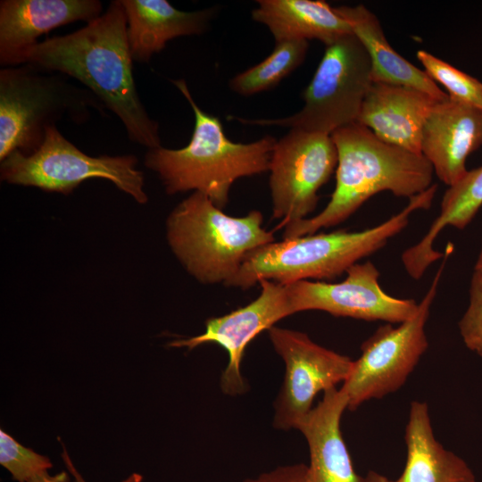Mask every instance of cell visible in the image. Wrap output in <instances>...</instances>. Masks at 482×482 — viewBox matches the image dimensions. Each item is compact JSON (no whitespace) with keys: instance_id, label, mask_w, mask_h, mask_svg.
Instances as JSON below:
<instances>
[{"instance_id":"obj_1","label":"cell","mask_w":482,"mask_h":482,"mask_svg":"<svg viewBox=\"0 0 482 482\" xmlns=\"http://www.w3.org/2000/svg\"><path fill=\"white\" fill-rule=\"evenodd\" d=\"M132 63L120 0L112 1L83 28L39 42L22 62L79 80L121 120L130 141L157 148L162 146L159 124L140 100Z\"/></svg>"},{"instance_id":"obj_2","label":"cell","mask_w":482,"mask_h":482,"mask_svg":"<svg viewBox=\"0 0 482 482\" xmlns=\"http://www.w3.org/2000/svg\"><path fill=\"white\" fill-rule=\"evenodd\" d=\"M330 136L338 154L330 201L314 217L286 226L283 239L337 225L377 193L389 191L410 199L432 185L434 170L422 154L387 144L358 122L339 128Z\"/></svg>"},{"instance_id":"obj_3","label":"cell","mask_w":482,"mask_h":482,"mask_svg":"<svg viewBox=\"0 0 482 482\" xmlns=\"http://www.w3.org/2000/svg\"><path fill=\"white\" fill-rule=\"evenodd\" d=\"M437 190L432 184L411 197L400 212L373 228L337 230L272 242L250 252L226 287L247 289L262 279L289 284L307 278L332 280L386 245L409 223L411 213L428 209Z\"/></svg>"},{"instance_id":"obj_4","label":"cell","mask_w":482,"mask_h":482,"mask_svg":"<svg viewBox=\"0 0 482 482\" xmlns=\"http://www.w3.org/2000/svg\"><path fill=\"white\" fill-rule=\"evenodd\" d=\"M172 83L194 112L192 137L180 149L163 146L149 149L145 155V165L157 173L167 194L201 192L222 210L237 179L270 170L277 139L266 136L248 144L231 141L220 119L197 105L184 79Z\"/></svg>"},{"instance_id":"obj_5","label":"cell","mask_w":482,"mask_h":482,"mask_svg":"<svg viewBox=\"0 0 482 482\" xmlns=\"http://www.w3.org/2000/svg\"><path fill=\"white\" fill-rule=\"evenodd\" d=\"M261 212L229 216L201 192L179 203L167 220L169 245L185 269L203 284L224 286L253 250L275 242Z\"/></svg>"},{"instance_id":"obj_6","label":"cell","mask_w":482,"mask_h":482,"mask_svg":"<svg viewBox=\"0 0 482 482\" xmlns=\"http://www.w3.org/2000/svg\"><path fill=\"white\" fill-rule=\"evenodd\" d=\"M105 106L87 87L58 72L30 64L0 71V161L15 151L30 154L42 145L46 129L62 118L81 124Z\"/></svg>"},{"instance_id":"obj_7","label":"cell","mask_w":482,"mask_h":482,"mask_svg":"<svg viewBox=\"0 0 482 482\" xmlns=\"http://www.w3.org/2000/svg\"><path fill=\"white\" fill-rule=\"evenodd\" d=\"M371 62L362 42L347 34L326 46L324 54L303 93V106L295 114L278 119L229 116L244 124L279 126L331 135L357 121L372 83Z\"/></svg>"},{"instance_id":"obj_8","label":"cell","mask_w":482,"mask_h":482,"mask_svg":"<svg viewBox=\"0 0 482 482\" xmlns=\"http://www.w3.org/2000/svg\"><path fill=\"white\" fill-rule=\"evenodd\" d=\"M137 163L132 154L89 156L52 126L34 153L15 151L1 161L0 174L1 179L9 184L64 195L88 179H105L144 204L148 197L144 191V174L136 168Z\"/></svg>"},{"instance_id":"obj_9","label":"cell","mask_w":482,"mask_h":482,"mask_svg":"<svg viewBox=\"0 0 482 482\" xmlns=\"http://www.w3.org/2000/svg\"><path fill=\"white\" fill-rule=\"evenodd\" d=\"M453 252L449 243L432 283L418 303L415 314L394 327H379L362 346L360 357L341 389L346 395L347 410L354 411L365 402L395 393L414 370L428 347L425 326L447 258Z\"/></svg>"},{"instance_id":"obj_10","label":"cell","mask_w":482,"mask_h":482,"mask_svg":"<svg viewBox=\"0 0 482 482\" xmlns=\"http://www.w3.org/2000/svg\"><path fill=\"white\" fill-rule=\"evenodd\" d=\"M338 154L330 135L290 129L274 146L270 164L272 216L280 226L306 219L319 189L337 169Z\"/></svg>"},{"instance_id":"obj_11","label":"cell","mask_w":482,"mask_h":482,"mask_svg":"<svg viewBox=\"0 0 482 482\" xmlns=\"http://www.w3.org/2000/svg\"><path fill=\"white\" fill-rule=\"evenodd\" d=\"M268 333L286 365L284 381L274 403L273 426L281 430L297 429L313 408L316 395L344 383L353 361L316 344L300 331L273 326Z\"/></svg>"},{"instance_id":"obj_12","label":"cell","mask_w":482,"mask_h":482,"mask_svg":"<svg viewBox=\"0 0 482 482\" xmlns=\"http://www.w3.org/2000/svg\"><path fill=\"white\" fill-rule=\"evenodd\" d=\"M339 283L299 280L286 284L294 313L319 310L337 317L401 323L418 309L413 299L386 294L378 282L379 271L370 262L355 263Z\"/></svg>"},{"instance_id":"obj_13","label":"cell","mask_w":482,"mask_h":482,"mask_svg":"<svg viewBox=\"0 0 482 482\" xmlns=\"http://www.w3.org/2000/svg\"><path fill=\"white\" fill-rule=\"evenodd\" d=\"M259 296L245 306L205 322L203 334L171 341L170 347H195L207 343L220 345L228 353L229 362L222 371L220 386L222 392L237 395L247 391L241 373L244 352L248 344L262 331L269 330L278 320L294 314L286 285L262 279Z\"/></svg>"},{"instance_id":"obj_14","label":"cell","mask_w":482,"mask_h":482,"mask_svg":"<svg viewBox=\"0 0 482 482\" xmlns=\"http://www.w3.org/2000/svg\"><path fill=\"white\" fill-rule=\"evenodd\" d=\"M98 0H2L0 63L21 65L26 53L50 30L75 21L88 23L102 13Z\"/></svg>"},{"instance_id":"obj_15","label":"cell","mask_w":482,"mask_h":482,"mask_svg":"<svg viewBox=\"0 0 482 482\" xmlns=\"http://www.w3.org/2000/svg\"><path fill=\"white\" fill-rule=\"evenodd\" d=\"M482 146V110L455 100L438 101L422 129L421 154L451 187L469 170L468 156Z\"/></svg>"},{"instance_id":"obj_16","label":"cell","mask_w":482,"mask_h":482,"mask_svg":"<svg viewBox=\"0 0 482 482\" xmlns=\"http://www.w3.org/2000/svg\"><path fill=\"white\" fill-rule=\"evenodd\" d=\"M436 102L414 88L372 82L356 122L387 144L421 154L423 126Z\"/></svg>"},{"instance_id":"obj_17","label":"cell","mask_w":482,"mask_h":482,"mask_svg":"<svg viewBox=\"0 0 482 482\" xmlns=\"http://www.w3.org/2000/svg\"><path fill=\"white\" fill-rule=\"evenodd\" d=\"M348 408L346 395L340 388L323 393L298 427L310 453L306 482H361L353 468L341 432V418Z\"/></svg>"},{"instance_id":"obj_18","label":"cell","mask_w":482,"mask_h":482,"mask_svg":"<svg viewBox=\"0 0 482 482\" xmlns=\"http://www.w3.org/2000/svg\"><path fill=\"white\" fill-rule=\"evenodd\" d=\"M133 62H148L167 42L182 36L204 33L217 7L186 12L166 0H120Z\"/></svg>"},{"instance_id":"obj_19","label":"cell","mask_w":482,"mask_h":482,"mask_svg":"<svg viewBox=\"0 0 482 482\" xmlns=\"http://www.w3.org/2000/svg\"><path fill=\"white\" fill-rule=\"evenodd\" d=\"M404 442L406 461L400 482H477L467 461L436 438L426 402L411 403Z\"/></svg>"},{"instance_id":"obj_20","label":"cell","mask_w":482,"mask_h":482,"mask_svg":"<svg viewBox=\"0 0 482 482\" xmlns=\"http://www.w3.org/2000/svg\"><path fill=\"white\" fill-rule=\"evenodd\" d=\"M252 19L265 25L275 42L317 39L328 46L353 33L350 22L321 0H259Z\"/></svg>"},{"instance_id":"obj_21","label":"cell","mask_w":482,"mask_h":482,"mask_svg":"<svg viewBox=\"0 0 482 482\" xmlns=\"http://www.w3.org/2000/svg\"><path fill=\"white\" fill-rule=\"evenodd\" d=\"M346 19L353 33L367 50L371 62L372 82H382L420 90L436 101L448 99L428 75L401 56L388 43L377 16L362 4L335 7Z\"/></svg>"},{"instance_id":"obj_22","label":"cell","mask_w":482,"mask_h":482,"mask_svg":"<svg viewBox=\"0 0 482 482\" xmlns=\"http://www.w3.org/2000/svg\"><path fill=\"white\" fill-rule=\"evenodd\" d=\"M482 206V166L468 170L464 177L444 194L440 212L426 235L402 254L405 270L414 279L420 278L426 270L443 258L444 253L433 247L438 234L446 227L465 229Z\"/></svg>"},{"instance_id":"obj_23","label":"cell","mask_w":482,"mask_h":482,"mask_svg":"<svg viewBox=\"0 0 482 482\" xmlns=\"http://www.w3.org/2000/svg\"><path fill=\"white\" fill-rule=\"evenodd\" d=\"M308 46L306 40L276 43L269 56L230 79V89L241 96H252L273 88L303 63Z\"/></svg>"},{"instance_id":"obj_24","label":"cell","mask_w":482,"mask_h":482,"mask_svg":"<svg viewBox=\"0 0 482 482\" xmlns=\"http://www.w3.org/2000/svg\"><path fill=\"white\" fill-rule=\"evenodd\" d=\"M417 57L428 77L440 83L451 99L482 110L481 81L427 51L419 50Z\"/></svg>"},{"instance_id":"obj_25","label":"cell","mask_w":482,"mask_h":482,"mask_svg":"<svg viewBox=\"0 0 482 482\" xmlns=\"http://www.w3.org/2000/svg\"><path fill=\"white\" fill-rule=\"evenodd\" d=\"M0 464L18 482H29L48 473L53 467L48 457L25 447L3 429H0Z\"/></svg>"},{"instance_id":"obj_26","label":"cell","mask_w":482,"mask_h":482,"mask_svg":"<svg viewBox=\"0 0 482 482\" xmlns=\"http://www.w3.org/2000/svg\"><path fill=\"white\" fill-rule=\"evenodd\" d=\"M468 307L458 327L466 347L482 359V270H474Z\"/></svg>"},{"instance_id":"obj_27","label":"cell","mask_w":482,"mask_h":482,"mask_svg":"<svg viewBox=\"0 0 482 482\" xmlns=\"http://www.w3.org/2000/svg\"><path fill=\"white\" fill-rule=\"evenodd\" d=\"M307 465L295 463L280 466L244 482H306Z\"/></svg>"},{"instance_id":"obj_28","label":"cell","mask_w":482,"mask_h":482,"mask_svg":"<svg viewBox=\"0 0 482 482\" xmlns=\"http://www.w3.org/2000/svg\"><path fill=\"white\" fill-rule=\"evenodd\" d=\"M61 445H62V449H63L61 456L62 458V461L64 462L67 471L73 478V482H86V480L83 478V477L80 475V473L77 470L76 467L74 466L62 441H61ZM142 481H143L142 475L138 473H132L129 478L124 479L122 482H142Z\"/></svg>"},{"instance_id":"obj_29","label":"cell","mask_w":482,"mask_h":482,"mask_svg":"<svg viewBox=\"0 0 482 482\" xmlns=\"http://www.w3.org/2000/svg\"><path fill=\"white\" fill-rule=\"evenodd\" d=\"M29 482H71V478L69 472L61 471L54 476H51L48 473L38 476Z\"/></svg>"},{"instance_id":"obj_30","label":"cell","mask_w":482,"mask_h":482,"mask_svg":"<svg viewBox=\"0 0 482 482\" xmlns=\"http://www.w3.org/2000/svg\"><path fill=\"white\" fill-rule=\"evenodd\" d=\"M361 482H400L399 478L391 479L377 471L369 470L367 474L362 477Z\"/></svg>"},{"instance_id":"obj_31","label":"cell","mask_w":482,"mask_h":482,"mask_svg":"<svg viewBox=\"0 0 482 482\" xmlns=\"http://www.w3.org/2000/svg\"><path fill=\"white\" fill-rule=\"evenodd\" d=\"M474 270H482V244H481V249H480L477 262L475 264Z\"/></svg>"}]
</instances>
